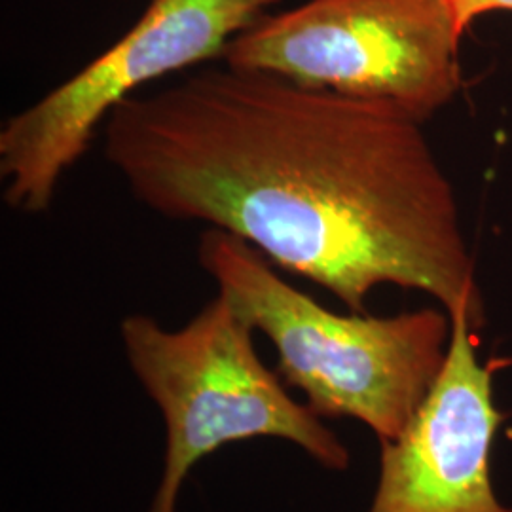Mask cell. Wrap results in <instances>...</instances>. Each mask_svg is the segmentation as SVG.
I'll use <instances>...</instances> for the list:
<instances>
[{"label":"cell","mask_w":512,"mask_h":512,"mask_svg":"<svg viewBox=\"0 0 512 512\" xmlns=\"http://www.w3.org/2000/svg\"><path fill=\"white\" fill-rule=\"evenodd\" d=\"M101 129L148 211L241 239L351 311L395 285L482 327L456 190L397 105L222 63L129 97Z\"/></svg>","instance_id":"1"},{"label":"cell","mask_w":512,"mask_h":512,"mask_svg":"<svg viewBox=\"0 0 512 512\" xmlns=\"http://www.w3.org/2000/svg\"><path fill=\"white\" fill-rule=\"evenodd\" d=\"M198 258L219 293L270 340L275 372L321 420L353 418L387 442L416 418L446 363L448 311L336 313L287 283L251 245L213 228L203 232Z\"/></svg>","instance_id":"2"},{"label":"cell","mask_w":512,"mask_h":512,"mask_svg":"<svg viewBox=\"0 0 512 512\" xmlns=\"http://www.w3.org/2000/svg\"><path fill=\"white\" fill-rule=\"evenodd\" d=\"M253 334L222 293L181 329L143 313L120 323L129 368L165 423L164 471L148 512L179 511L194 467L234 442L285 440L325 469H348V448L262 363Z\"/></svg>","instance_id":"3"},{"label":"cell","mask_w":512,"mask_h":512,"mask_svg":"<svg viewBox=\"0 0 512 512\" xmlns=\"http://www.w3.org/2000/svg\"><path fill=\"white\" fill-rule=\"evenodd\" d=\"M461 37L452 0H308L256 19L220 59L425 122L461 88Z\"/></svg>","instance_id":"4"},{"label":"cell","mask_w":512,"mask_h":512,"mask_svg":"<svg viewBox=\"0 0 512 512\" xmlns=\"http://www.w3.org/2000/svg\"><path fill=\"white\" fill-rule=\"evenodd\" d=\"M279 0H147L109 50L12 114L0 128L2 200L38 215L63 175L92 147L112 110L156 80L222 57Z\"/></svg>","instance_id":"5"},{"label":"cell","mask_w":512,"mask_h":512,"mask_svg":"<svg viewBox=\"0 0 512 512\" xmlns=\"http://www.w3.org/2000/svg\"><path fill=\"white\" fill-rule=\"evenodd\" d=\"M452 334L437 382L397 439L380 442V476L368 512H512L494 492L490 458L503 421L494 366L476 357L475 327L450 315Z\"/></svg>","instance_id":"6"},{"label":"cell","mask_w":512,"mask_h":512,"mask_svg":"<svg viewBox=\"0 0 512 512\" xmlns=\"http://www.w3.org/2000/svg\"><path fill=\"white\" fill-rule=\"evenodd\" d=\"M452 4H454L456 19L463 35L475 23V19L494 14V12L512 14V0H452Z\"/></svg>","instance_id":"7"}]
</instances>
